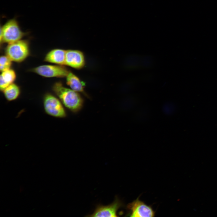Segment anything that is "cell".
<instances>
[{
  "instance_id": "cell-1",
  "label": "cell",
  "mask_w": 217,
  "mask_h": 217,
  "mask_svg": "<svg viewBox=\"0 0 217 217\" xmlns=\"http://www.w3.org/2000/svg\"><path fill=\"white\" fill-rule=\"evenodd\" d=\"M52 90L63 105L71 111L77 112L82 108L83 100L77 92L65 87L59 82L53 85Z\"/></svg>"
},
{
  "instance_id": "cell-2",
  "label": "cell",
  "mask_w": 217,
  "mask_h": 217,
  "mask_svg": "<svg viewBox=\"0 0 217 217\" xmlns=\"http://www.w3.org/2000/svg\"><path fill=\"white\" fill-rule=\"evenodd\" d=\"M26 33L21 29L15 18L8 20L0 28V43L9 44L21 39Z\"/></svg>"
},
{
  "instance_id": "cell-3",
  "label": "cell",
  "mask_w": 217,
  "mask_h": 217,
  "mask_svg": "<svg viewBox=\"0 0 217 217\" xmlns=\"http://www.w3.org/2000/svg\"><path fill=\"white\" fill-rule=\"evenodd\" d=\"M29 43L24 40L8 44L5 49L6 55L12 61L20 62L25 60L29 54Z\"/></svg>"
},
{
  "instance_id": "cell-4",
  "label": "cell",
  "mask_w": 217,
  "mask_h": 217,
  "mask_svg": "<svg viewBox=\"0 0 217 217\" xmlns=\"http://www.w3.org/2000/svg\"><path fill=\"white\" fill-rule=\"evenodd\" d=\"M43 102L44 111L48 115L56 118L66 117L64 105L58 98L48 93L44 96Z\"/></svg>"
},
{
  "instance_id": "cell-5",
  "label": "cell",
  "mask_w": 217,
  "mask_h": 217,
  "mask_svg": "<svg viewBox=\"0 0 217 217\" xmlns=\"http://www.w3.org/2000/svg\"><path fill=\"white\" fill-rule=\"evenodd\" d=\"M33 71L46 77H66L69 71L61 65H44L34 68Z\"/></svg>"
},
{
  "instance_id": "cell-6",
  "label": "cell",
  "mask_w": 217,
  "mask_h": 217,
  "mask_svg": "<svg viewBox=\"0 0 217 217\" xmlns=\"http://www.w3.org/2000/svg\"><path fill=\"white\" fill-rule=\"evenodd\" d=\"M127 207L130 212V217H153L155 216V212L151 207L140 200L138 198L129 203Z\"/></svg>"
},
{
  "instance_id": "cell-7",
  "label": "cell",
  "mask_w": 217,
  "mask_h": 217,
  "mask_svg": "<svg viewBox=\"0 0 217 217\" xmlns=\"http://www.w3.org/2000/svg\"><path fill=\"white\" fill-rule=\"evenodd\" d=\"M121 201L116 198L112 204L107 206L99 205L94 212L86 216L90 217H117V210L121 206Z\"/></svg>"
},
{
  "instance_id": "cell-8",
  "label": "cell",
  "mask_w": 217,
  "mask_h": 217,
  "mask_svg": "<svg viewBox=\"0 0 217 217\" xmlns=\"http://www.w3.org/2000/svg\"><path fill=\"white\" fill-rule=\"evenodd\" d=\"M84 58L83 53L78 50H66L65 65L79 69L84 65Z\"/></svg>"
},
{
  "instance_id": "cell-9",
  "label": "cell",
  "mask_w": 217,
  "mask_h": 217,
  "mask_svg": "<svg viewBox=\"0 0 217 217\" xmlns=\"http://www.w3.org/2000/svg\"><path fill=\"white\" fill-rule=\"evenodd\" d=\"M66 53V50L63 49H53L46 55L44 61L58 65H65Z\"/></svg>"
},
{
  "instance_id": "cell-10",
  "label": "cell",
  "mask_w": 217,
  "mask_h": 217,
  "mask_svg": "<svg viewBox=\"0 0 217 217\" xmlns=\"http://www.w3.org/2000/svg\"><path fill=\"white\" fill-rule=\"evenodd\" d=\"M16 78L15 72L11 68L2 72L0 77V89L3 91L5 88L13 83Z\"/></svg>"
},
{
  "instance_id": "cell-11",
  "label": "cell",
  "mask_w": 217,
  "mask_h": 217,
  "mask_svg": "<svg viewBox=\"0 0 217 217\" xmlns=\"http://www.w3.org/2000/svg\"><path fill=\"white\" fill-rule=\"evenodd\" d=\"M66 77L67 84L71 89L77 92H83L84 84L75 74L69 72Z\"/></svg>"
},
{
  "instance_id": "cell-12",
  "label": "cell",
  "mask_w": 217,
  "mask_h": 217,
  "mask_svg": "<svg viewBox=\"0 0 217 217\" xmlns=\"http://www.w3.org/2000/svg\"><path fill=\"white\" fill-rule=\"evenodd\" d=\"M4 96L8 101H11L16 99L20 94L19 87L14 83L11 84L3 91Z\"/></svg>"
},
{
  "instance_id": "cell-13",
  "label": "cell",
  "mask_w": 217,
  "mask_h": 217,
  "mask_svg": "<svg viewBox=\"0 0 217 217\" xmlns=\"http://www.w3.org/2000/svg\"><path fill=\"white\" fill-rule=\"evenodd\" d=\"M141 55L133 54L128 58V68L133 71L140 69Z\"/></svg>"
},
{
  "instance_id": "cell-14",
  "label": "cell",
  "mask_w": 217,
  "mask_h": 217,
  "mask_svg": "<svg viewBox=\"0 0 217 217\" xmlns=\"http://www.w3.org/2000/svg\"><path fill=\"white\" fill-rule=\"evenodd\" d=\"M155 64L154 57L149 55H141L140 69L147 70L152 68Z\"/></svg>"
},
{
  "instance_id": "cell-15",
  "label": "cell",
  "mask_w": 217,
  "mask_h": 217,
  "mask_svg": "<svg viewBox=\"0 0 217 217\" xmlns=\"http://www.w3.org/2000/svg\"><path fill=\"white\" fill-rule=\"evenodd\" d=\"M12 61L8 57L2 55L0 58V70L2 72L10 69Z\"/></svg>"
}]
</instances>
